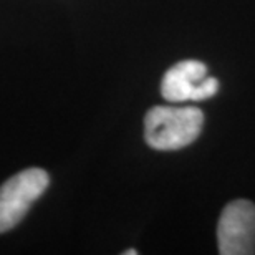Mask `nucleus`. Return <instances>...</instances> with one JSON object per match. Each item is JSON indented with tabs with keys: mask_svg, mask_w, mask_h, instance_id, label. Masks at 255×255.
Returning <instances> with one entry per match:
<instances>
[{
	"mask_svg": "<svg viewBox=\"0 0 255 255\" xmlns=\"http://www.w3.org/2000/svg\"><path fill=\"white\" fill-rule=\"evenodd\" d=\"M202 125V111L194 106H154L144 118V139L152 149L176 151L196 141Z\"/></svg>",
	"mask_w": 255,
	"mask_h": 255,
	"instance_id": "f257e3e1",
	"label": "nucleus"
},
{
	"mask_svg": "<svg viewBox=\"0 0 255 255\" xmlns=\"http://www.w3.org/2000/svg\"><path fill=\"white\" fill-rule=\"evenodd\" d=\"M50 177L40 167L20 171L0 187V234L13 229L45 192Z\"/></svg>",
	"mask_w": 255,
	"mask_h": 255,
	"instance_id": "f03ea898",
	"label": "nucleus"
},
{
	"mask_svg": "<svg viewBox=\"0 0 255 255\" xmlns=\"http://www.w3.org/2000/svg\"><path fill=\"white\" fill-rule=\"evenodd\" d=\"M217 246L222 255L255 254V204L237 199L224 207L217 226Z\"/></svg>",
	"mask_w": 255,
	"mask_h": 255,
	"instance_id": "7ed1b4c3",
	"label": "nucleus"
},
{
	"mask_svg": "<svg viewBox=\"0 0 255 255\" xmlns=\"http://www.w3.org/2000/svg\"><path fill=\"white\" fill-rule=\"evenodd\" d=\"M207 76V68L197 60H184L166 71L161 81L162 98L171 103L192 101L197 85Z\"/></svg>",
	"mask_w": 255,
	"mask_h": 255,
	"instance_id": "20e7f679",
	"label": "nucleus"
},
{
	"mask_svg": "<svg viewBox=\"0 0 255 255\" xmlns=\"http://www.w3.org/2000/svg\"><path fill=\"white\" fill-rule=\"evenodd\" d=\"M217 90H219V81L216 78H212V76H206V78L197 85L196 91H194L192 101H202V100L212 98V96L217 93Z\"/></svg>",
	"mask_w": 255,
	"mask_h": 255,
	"instance_id": "39448f33",
	"label": "nucleus"
},
{
	"mask_svg": "<svg viewBox=\"0 0 255 255\" xmlns=\"http://www.w3.org/2000/svg\"><path fill=\"white\" fill-rule=\"evenodd\" d=\"M137 252L136 251H128V252H125V255H136Z\"/></svg>",
	"mask_w": 255,
	"mask_h": 255,
	"instance_id": "423d86ee",
	"label": "nucleus"
}]
</instances>
